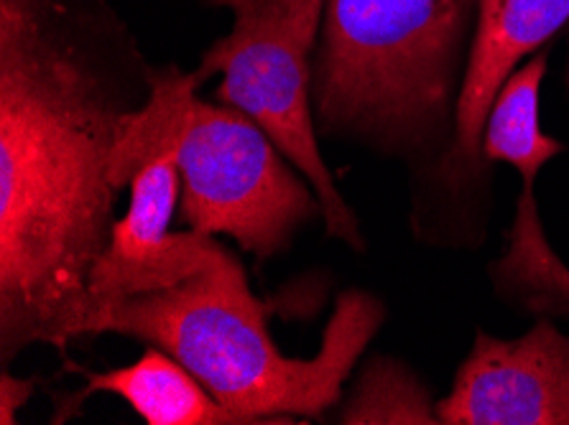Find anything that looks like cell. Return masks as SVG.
<instances>
[{"instance_id":"6da1fadb","label":"cell","mask_w":569,"mask_h":425,"mask_svg":"<svg viewBox=\"0 0 569 425\" xmlns=\"http://www.w3.org/2000/svg\"><path fill=\"white\" fill-rule=\"evenodd\" d=\"M113 82L57 26L51 0H0V344L88 336L90 277L113 237Z\"/></svg>"},{"instance_id":"7a4b0ae2","label":"cell","mask_w":569,"mask_h":425,"mask_svg":"<svg viewBox=\"0 0 569 425\" xmlns=\"http://www.w3.org/2000/svg\"><path fill=\"white\" fill-rule=\"evenodd\" d=\"M383 316L370 293H342L317 357H283L248 289L243 265L222 250L204 271L171 289L108 306L94 318L92 334L116 332L159 346L240 418L279 423L291 415L317 418L340 401L342 380Z\"/></svg>"},{"instance_id":"3957f363","label":"cell","mask_w":569,"mask_h":425,"mask_svg":"<svg viewBox=\"0 0 569 425\" xmlns=\"http://www.w3.org/2000/svg\"><path fill=\"white\" fill-rule=\"evenodd\" d=\"M480 0H325L312 80L319 120L388 143L442 125Z\"/></svg>"},{"instance_id":"277c9868","label":"cell","mask_w":569,"mask_h":425,"mask_svg":"<svg viewBox=\"0 0 569 425\" xmlns=\"http://www.w3.org/2000/svg\"><path fill=\"white\" fill-rule=\"evenodd\" d=\"M236 13L226 39L207 49L197 77L222 74V105L251 115L301 171L319 199L330 237L363 250L356 214L325 166L312 123L309 54L322 23L325 0H207Z\"/></svg>"},{"instance_id":"5b68a950","label":"cell","mask_w":569,"mask_h":425,"mask_svg":"<svg viewBox=\"0 0 569 425\" xmlns=\"http://www.w3.org/2000/svg\"><path fill=\"white\" fill-rule=\"evenodd\" d=\"M177 166L189 230L230 234L261 260L287 250L319 210L271 135L238 108L197 100Z\"/></svg>"},{"instance_id":"8992f818","label":"cell","mask_w":569,"mask_h":425,"mask_svg":"<svg viewBox=\"0 0 569 425\" xmlns=\"http://www.w3.org/2000/svg\"><path fill=\"white\" fill-rule=\"evenodd\" d=\"M545 74L547 54H537L526 67L516 69L496 98L482 135L486 161L511 163L521 173L516 222L493 277L503 296L521 298L533 314L569 316V267L551 250L533 199L539 169L565 151V145L539 125V90Z\"/></svg>"},{"instance_id":"52a82bcc","label":"cell","mask_w":569,"mask_h":425,"mask_svg":"<svg viewBox=\"0 0 569 425\" xmlns=\"http://www.w3.org/2000/svg\"><path fill=\"white\" fill-rule=\"evenodd\" d=\"M437 415L445 425H569V336L549 316L519 340L478 334Z\"/></svg>"},{"instance_id":"ba28073f","label":"cell","mask_w":569,"mask_h":425,"mask_svg":"<svg viewBox=\"0 0 569 425\" xmlns=\"http://www.w3.org/2000/svg\"><path fill=\"white\" fill-rule=\"evenodd\" d=\"M177 155L161 159L131 181V204L90 277V324L113 303L171 289L204 271L222 250L214 234L171 232V216L179 204Z\"/></svg>"},{"instance_id":"9c48e42d","label":"cell","mask_w":569,"mask_h":425,"mask_svg":"<svg viewBox=\"0 0 569 425\" xmlns=\"http://www.w3.org/2000/svg\"><path fill=\"white\" fill-rule=\"evenodd\" d=\"M569 21V0H480L465 82L455 102V141L445 176L462 184L482 169V135L516 64Z\"/></svg>"},{"instance_id":"30bf717a","label":"cell","mask_w":569,"mask_h":425,"mask_svg":"<svg viewBox=\"0 0 569 425\" xmlns=\"http://www.w3.org/2000/svg\"><path fill=\"white\" fill-rule=\"evenodd\" d=\"M92 393H113L149 425H246L248 421L222 405L184 364L153 346L131 367L92 375L74 395V405Z\"/></svg>"},{"instance_id":"8fae6325","label":"cell","mask_w":569,"mask_h":425,"mask_svg":"<svg viewBox=\"0 0 569 425\" xmlns=\"http://www.w3.org/2000/svg\"><path fill=\"white\" fill-rule=\"evenodd\" d=\"M197 72L184 74L179 69H161L151 74L149 98L128 110L120 120L113 153H110V181L113 186H131L138 173L161 159H171L182 149L192 128L197 108Z\"/></svg>"},{"instance_id":"7c38bea8","label":"cell","mask_w":569,"mask_h":425,"mask_svg":"<svg viewBox=\"0 0 569 425\" xmlns=\"http://www.w3.org/2000/svg\"><path fill=\"white\" fill-rule=\"evenodd\" d=\"M342 423H439L427 387L403 364L378 360L366 370L340 415Z\"/></svg>"},{"instance_id":"4fadbf2b","label":"cell","mask_w":569,"mask_h":425,"mask_svg":"<svg viewBox=\"0 0 569 425\" xmlns=\"http://www.w3.org/2000/svg\"><path fill=\"white\" fill-rule=\"evenodd\" d=\"M33 389L37 385L31 380H19L3 372V377H0V423L13 425L21 407L31 401Z\"/></svg>"}]
</instances>
